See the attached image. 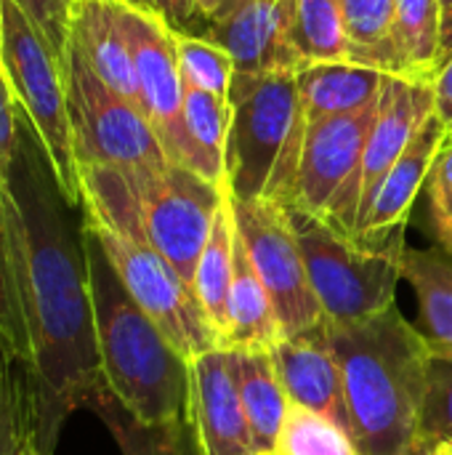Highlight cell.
Wrapping results in <instances>:
<instances>
[{"label": "cell", "mask_w": 452, "mask_h": 455, "mask_svg": "<svg viewBox=\"0 0 452 455\" xmlns=\"http://www.w3.org/2000/svg\"><path fill=\"white\" fill-rule=\"evenodd\" d=\"M19 293L37 392V448L53 453L72 411L104 389L83 224L72 221L45 152L21 117L19 152L5 184Z\"/></svg>", "instance_id": "1"}, {"label": "cell", "mask_w": 452, "mask_h": 455, "mask_svg": "<svg viewBox=\"0 0 452 455\" xmlns=\"http://www.w3.org/2000/svg\"><path fill=\"white\" fill-rule=\"evenodd\" d=\"M362 455H410L421 443L432 352L397 307L360 320L328 323Z\"/></svg>", "instance_id": "2"}, {"label": "cell", "mask_w": 452, "mask_h": 455, "mask_svg": "<svg viewBox=\"0 0 452 455\" xmlns=\"http://www.w3.org/2000/svg\"><path fill=\"white\" fill-rule=\"evenodd\" d=\"M101 376L115 400L144 424L186 416L189 360L120 283L99 240L83 224Z\"/></svg>", "instance_id": "3"}, {"label": "cell", "mask_w": 452, "mask_h": 455, "mask_svg": "<svg viewBox=\"0 0 452 455\" xmlns=\"http://www.w3.org/2000/svg\"><path fill=\"white\" fill-rule=\"evenodd\" d=\"M83 219L144 237L194 288V272L226 184H210L189 168H80Z\"/></svg>", "instance_id": "4"}, {"label": "cell", "mask_w": 452, "mask_h": 455, "mask_svg": "<svg viewBox=\"0 0 452 455\" xmlns=\"http://www.w3.org/2000/svg\"><path fill=\"white\" fill-rule=\"evenodd\" d=\"M226 101L229 195L293 205L306 136L296 72H234Z\"/></svg>", "instance_id": "5"}, {"label": "cell", "mask_w": 452, "mask_h": 455, "mask_svg": "<svg viewBox=\"0 0 452 455\" xmlns=\"http://www.w3.org/2000/svg\"><path fill=\"white\" fill-rule=\"evenodd\" d=\"M285 208L328 323H360L394 307L408 248L405 227L344 235L296 205Z\"/></svg>", "instance_id": "6"}, {"label": "cell", "mask_w": 452, "mask_h": 455, "mask_svg": "<svg viewBox=\"0 0 452 455\" xmlns=\"http://www.w3.org/2000/svg\"><path fill=\"white\" fill-rule=\"evenodd\" d=\"M0 61L16 93L21 117L37 136L64 200L75 211L83 208L80 168L69 120L67 69L59 64L40 29L21 13L13 0H3Z\"/></svg>", "instance_id": "7"}, {"label": "cell", "mask_w": 452, "mask_h": 455, "mask_svg": "<svg viewBox=\"0 0 452 455\" xmlns=\"http://www.w3.org/2000/svg\"><path fill=\"white\" fill-rule=\"evenodd\" d=\"M83 224L99 240L104 256L133 301L157 323V328L189 363L210 349H221L218 333L194 288L163 253H157L139 235L120 232L91 219H83Z\"/></svg>", "instance_id": "8"}, {"label": "cell", "mask_w": 452, "mask_h": 455, "mask_svg": "<svg viewBox=\"0 0 452 455\" xmlns=\"http://www.w3.org/2000/svg\"><path fill=\"white\" fill-rule=\"evenodd\" d=\"M69 120L77 168H165L170 160L147 115L117 96L77 53L69 51L67 67Z\"/></svg>", "instance_id": "9"}, {"label": "cell", "mask_w": 452, "mask_h": 455, "mask_svg": "<svg viewBox=\"0 0 452 455\" xmlns=\"http://www.w3.org/2000/svg\"><path fill=\"white\" fill-rule=\"evenodd\" d=\"M376 115L378 104L354 115L306 123L293 205L344 235H357L362 165Z\"/></svg>", "instance_id": "10"}, {"label": "cell", "mask_w": 452, "mask_h": 455, "mask_svg": "<svg viewBox=\"0 0 452 455\" xmlns=\"http://www.w3.org/2000/svg\"><path fill=\"white\" fill-rule=\"evenodd\" d=\"M229 200L237 235L274 304L282 333L296 336L320 325L325 315L312 288L288 208L269 200H234L232 195Z\"/></svg>", "instance_id": "11"}, {"label": "cell", "mask_w": 452, "mask_h": 455, "mask_svg": "<svg viewBox=\"0 0 452 455\" xmlns=\"http://www.w3.org/2000/svg\"><path fill=\"white\" fill-rule=\"evenodd\" d=\"M115 11L133 56L147 120L152 123L168 160L197 173V157L184 123V80L178 72L173 29L157 13L141 11L125 0H115Z\"/></svg>", "instance_id": "12"}, {"label": "cell", "mask_w": 452, "mask_h": 455, "mask_svg": "<svg viewBox=\"0 0 452 455\" xmlns=\"http://www.w3.org/2000/svg\"><path fill=\"white\" fill-rule=\"evenodd\" d=\"M205 40L221 45L234 72H298L293 48L296 0H221L202 19Z\"/></svg>", "instance_id": "13"}, {"label": "cell", "mask_w": 452, "mask_h": 455, "mask_svg": "<svg viewBox=\"0 0 452 455\" xmlns=\"http://www.w3.org/2000/svg\"><path fill=\"white\" fill-rule=\"evenodd\" d=\"M186 421L202 455H258L229 349H210L189 363Z\"/></svg>", "instance_id": "14"}, {"label": "cell", "mask_w": 452, "mask_h": 455, "mask_svg": "<svg viewBox=\"0 0 452 455\" xmlns=\"http://www.w3.org/2000/svg\"><path fill=\"white\" fill-rule=\"evenodd\" d=\"M269 355L290 403L330 419L354 437L341 368L328 333V320L296 336H285Z\"/></svg>", "instance_id": "15"}, {"label": "cell", "mask_w": 452, "mask_h": 455, "mask_svg": "<svg viewBox=\"0 0 452 455\" xmlns=\"http://www.w3.org/2000/svg\"><path fill=\"white\" fill-rule=\"evenodd\" d=\"M434 115V83H413L405 77L386 75L378 115L368 139L365 165H362V200L360 219L373 203L378 187L384 184L392 165L424 128V123ZM360 227V221H357Z\"/></svg>", "instance_id": "16"}, {"label": "cell", "mask_w": 452, "mask_h": 455, "mask_svg": "<svg viewBox=\"0 0 452 455\" xmlns=\"http://www.w3.org/2000/svg\"><path fill=\"white\" fill-rule=\"evenodd\" d=\"M448 133H450L448 125L434 112L424 123V128L416 133V139L408 144V149L400 155V160L392 165V171L386 173L373 203L368 205L365 216L360 219L357 235L386 232V229L408 224L410 208H413L421 187L426 184L429 171L434 165V157L442 149Z\"/></svg>", "instance_id": "17"}, {"label": "cell", "mask_w": 452, "mask_h": 455, "mask_svg": "<svg viewBox=\"0 0 452 455\" xmlns=\"http://www.w3.org/2000/svg\"><path fill=\"white\" fill-rule=\"evenodd\" d=\"M72 48H77L85 64L117 96L141 109L133 56L120 29L115 0H77L72 19Z\"/></svg>", "instance_id": "18"}, {"label": "cell", "mask_w": 452, "mask_h": 455, "mask_svg": "<svg viewBox=\"0 0 452 455\" xmlns=\"http://www.w3.org/2000/svg\"><path fill=\"white\" fill-rule=\"evenodd\" d=\"M237 227V224H234ZM285 339L282 325L277 320L274 304L253 269V261L237 235L234 243V275L226 299V328L221 339V349L237 352H272Z\"/></svg>", "instance_id": "19"}, {"label": "cell", "mask_w": 452, "mask_h": 455, "mask_svg": "<svg viewBox=\"0 0 452 455\" xmlns=\"http://www.w3.org/2000/svg\"><path fill=\"white\" fill-rule=\"evenodd\" d=\"M296 80L306 123H317L325 117L354 115L378 104L386 75L349 61H336L304 64L298 67Z\"/></svg>", "instance_id": "20"}, {"label": "cell", "mask_w": 452, "mask_h": 455, "mask_svg": "<svg viewBox=\"0 0 452 455\" xmlns=\"http://www.w3.org/2000/svg\"><path fill=\"white\" fill-rule=\"evenodd\" d=\"M402 280L418 296L421 336L432 355L452 357V256L445 248H405Z\"/></svg>", "instance_id": "21"}, {"label": "cell", "mask_w": 452, "mask_h": 455, "mask_svg": "<svg viewBox=\"0 0 452 455\" xmlns=\"http://www.w3.org/2000/svg\"><path fill=\"white\" fill-rule=\"evenodd\" d=\"M232 360H234L240 397L250 424L256 453L274 455V445L290 405L282 381L277 376L274 360L269 352H250V349L232 352Z\"/></svg>", "instance_id": "22"}, {"label": "cell", "mask_w": 452, "mask_h": 455, "mask_svg": "<svg viewBox=\"0 0 452 455\" xmlns=\"http://www.w3.org/2000/svg\"><path fill=\"white\" fill-rule=\"evenodd\" d=\"M442 0H397L392 24V75L413 83L437 80Z\"/></svg>", "instance_id": "23"}, {"label": "cell", "mask_w": 452, "mask_h": 455, "mask_svg": "<svg viewBox=\"0 0 452 455\" xmlns=\"http://www.w3.org/2000/svg\"><path fill=\"white\" fill-rule=\"evenodd\" d=\"M37 445V392L32 365L0 333V455Z\"/></svg>", "instance_id": "24"}, {"label": "cell", "mask_w": 452, "mask_h": 455, "mask_svg": "<svg viewBox=\"0 0 452 455\" xmlns=\"http://www.w3.org/2000/svg\"><path fill=\"white\" fill-rule=\"evenodd\" d=\"M234 243H237V227H234L232 200L226 192L221 208L216 211L210 235L205 240V248L200 253L197 272H194V293L205 315L210 317L218 333V341L224 339V328H226V299H229L232 275H234Z\"/></svg>", "instance_id": "25"}, {"label": "cell", "mask_w": 452, "mask_h": 455, "mask_svg": "<svg viewBox=\"0 0 452 455\" xmlns=\"http://www.w3.org/2000/svg\"><path fill=\"white\" fill-rule=\"evenodd\" d=\"M184 123L197 157V173L224 187V155L229 136V101L208 91L184 85Z\"/></svg>", "instance_id": "26"}, {"label": "cell", "mask_w": 452, "mask_h": 455, "mask_svg": "<svg viewBox=\"0 0 452 455\" xmlns=\"http://www.w3.org/2000/svg\"><path fill=\"white\" fill-rule=\"evenodd\" d=\"M293 48L304 64L349 61V35L341 0H296Z\"/></svg>", "instance_id": "27"}, {"label": "cell", "mask_w": 452, "mask_h": 455, "mask_svg": "<svg viewBox=\"0 0 452 455\" xmlns=\"http://www.w3.org/2000/svg\"><path fill=\"white\" fill-rule=\"evenodd\" d=\"M346 35H349V64L378 69L392 75V24L397 0H341Z\"/></svg>", "instance_id": "28"}, {"label": "cell", "mask_w": 452, "mask_h": 455, "mask_svg": "<svg viewBox=\"0 0 452 455\" xmlns=\"http://www.w3.org/2000/svg\"><path fill=\"white\" fill-rule=\"evenodd\" d=\"M88 408L104 421L123 455H181L184 419L168 424H144L131 416L107 387L96 392Z\"/></svg>", "instance_id": "29"}, {"label": "cell", "mask_w": 452, "mask_h": 455, "mask_svg": "<svg viewBox=\"0 0 452 455\" xmlns=\"http://www.w3.org/2000/svg\"><path fill=\"white\" fill-rule=\"evenodd\" d=\"M274 455H362L354 437L344 432L330 419L301 408L296 403L288 405Z\"/></svg>", "instance_id": "30"}, {"label": "cell", "mask_w": 452, "mask_h": 455, "mask_svg": "<svg viewBox=\"0 0 452 455\" xmlns=\"http://www.w3.org/2000/svg\"><path fill=\"white\" fill-rule=\"evenodd\" d=\"M173 40H176V59L184 85L229 99V88L234 77L232 56L221 45L200 35L173 32Z\"/></svg>", "instance_id": "31"}, {"label": "cell", "mask_w": 452, "mask_h": 455, "mask_svg": "<svg viewBox=\"0 0 452 455\" xmlns=\"http://www.w3.org/2000/svg\"><path fill=\"white\" fill-rule=\"evenodd\" d=\"M0 333L32 365L29 333H27L24 309H21V293H19L13 232H11V219H8V205H5V189L3 187H0Z\"/></svg>", "instance_id": "32"}, {"label": "cell", "mask_w": 452, "mask_h": 455, "mask_svg": "<svg viewBox=\"0 0 452 455\" xmlns=\"http://www.w3.org/2000/svg\"><path fill=\"white\" fill-rule=\"evenodd\" d=\"M421 440L434 445H452V357L432 355Z\"/></svg>", "instance_id": "33"}, {"label": "cell", "mask_w": 452, "mask_h": 455, "mask_svg": "<svg viewBox=\"0 0 452 455\" xmlns=\"http://www.w3.org/2000/svg\"><path fill=\"white\" fill-rule=\"evenodd\" d=\"M21 13L40 29L51 51L56 53L59 64L69 67V51H72V19L77 0H13Z\"/></svg>", "instance_id": "34"}, {"label": "cell", "mask_w": 452, "mask_h": 455, "mask_svg": "<svg viewBox=\"0 0 452 455\" xmlns=\"http://www.w3.org/2000/svg\"><path fill=\"white\" fill-rule=\"evenodd\" d=\"M426 187H429V213H432V229L437 245L452 256V133H448L442 149L434 157Z\"/></svg>", "instance_id": "35"}, {"label": "cell", "mask_w": 452, "mask_h": 455, "mask_svg": "<svg viewBox=\"0 0 452 455\" xmlns=\"http://www.w3.org/2000/svg\"><path fill=\"white\" fill-rule=\"evenodd\" d=\"M21 139V109L0 64V187L5 189Z\"/></svg>", "instance_id": "36"}, {"label": "cell", "mask_w": 452, "mask_h": 455, "mask_svg": "<svg viewBox=\"0 0 452 455\" xmlns=\"http://www.w3.org/2000/svg\"><path fill=\"white\" fill-rule=\"evenodd\" d=\"M125 3L157 13L173 32H186V27L197 19L194 0H125Z\"/></svg>", "instance_id": "37"}, {"label": "cell", "mask_w": 452, "mask_h": 455, "mask_svg": "<svg viewBox=\"0 0 452 455\" xmlns=\"http://www.w3.org/2000/svg\"><path fill=\"white\" fill-rule=\"evenodd\" d=\"M434 112L452 133V59L440 69L434 80Z\"/></svg>", "instance_id": "38"}, {"label": "cell", "mask_w": 452, "mask_h": 455, "mask_svg": "<svg viewBox=\"0 0 452 455\" xmlns=\"http://www.w3.org/2000/svg\"><path fill=\"white\" fill-rule=\"evenodd\" d=\"M452 59V8L442 13V43H440V56H437V75L440 69Z\"/></svg>", "instance_id": "39"}, {"label": "cell", "mask_w": 452, "mask_h": 455, "mask_svg": "<svg viewBox=\"0 0 452 455\" xmlns=\"http://www.w3.org/2000/svg\"><path fill=\"white\" fill-rule=\"evenodd\" d=\"M181 455H202L197 435H194L192 424L186 421V416H184V429H181Z\"/></svg>", "instance_id": "40"}, {"label": "cell", "mask_w": 452, "mask_h": 455, "mask_svg": "<svg viewBox=\"0 0 452 455\" xmlns=\"http://www.w3.org/2000/svg\"><path fill=\"white\" fill-rule=\"evenodd\" d=\"M221 5V0H194V8H197V19H208L216 8Z\"/></svg>", "instance_id": "41"}, {"label": "cell", "mask_w": 452, "mask_h": 455, "mask_svg": "<svg viewBox=\"0 0 452 455\" xmlns=\"http://www.w3.org/2000/svg\"><path fill=\"white\" fill-rule=\"evenodd\" d=\"M410 455H440V453H437V445H434V443H426V440H421V443L413 448V453Z\"/></svg>", "instance_id": "42"}, {"label": "cell", "mask_w": 452, "mask_h": 455, "mask_svg": "<svg viewBox=\"0 0 452 455\" xmlns=\"http://www.w3.org/2000/svg\"><path fill=\"white\" fill-rule=\"evenodd\" d=\"M16 455H43V453H40V448H37V445H29V448H24L21 453H16Z\"/></svg>", "instance_id": "43"}, {"label": "cell", "mask_w": 452, "mask_h": 455, "mask_svg": "<svg viewBox=\"0 0 452 455\" xmlns=\"http://www.w3.org/2000/svg\"><path fill=\"white\" fill-rule=\"evenodd\" d=\"M437 453H440V455H452V445H448V443L437 445Z\"/></svg>", "instance_id": "44"}, {"label": "cell", "mask_w": 452, "mask_h": 455, "mask_svg": "<svg viewBox=\"0 0 452 455\" xmlns=\"http://www.w3.org/2000/svg\"><path fill=\"white\" fill-rule=\"evenodd\" d=\"M0 51H3V0H0Z\"/></svg>", "instance_id": "45"}, {"label": "cell", "mask_w": 452, "mask_h": 455, "mask_svg": "<svg viewBox=\"0 0 452 455\" xmlns=\"http://www.w3.org/2000/svg\"><path fill=\"white\" fill-rule=\"evenodd\" d=\"M452 8V0H442V13H445V11H450Z\"/></svg>", "instance_id": "46"}]
</instances>
